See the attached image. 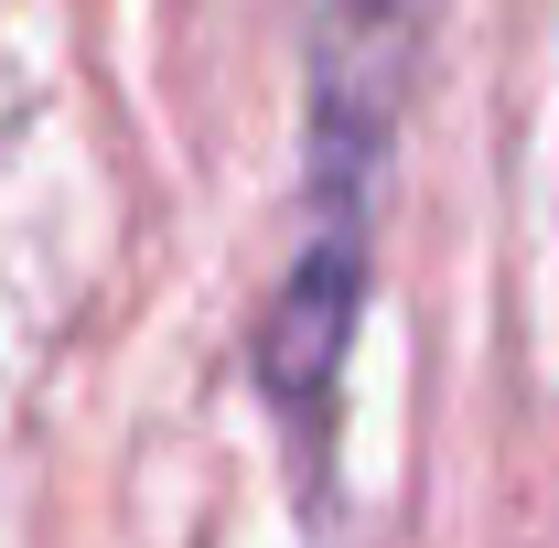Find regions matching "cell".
Returning <instances> with one entry per match:
<instances>
[{
  "instance_id": "cell-1",
  "label": "cell",
  "mask_w": 559,
  "mask_h": 548,
  "mask_svg": "<svg viewBox=\"0 0 559 548\" xmlns=\"http://www.w3.org/2000/svg\"><path fill=\"white\" fill-rule=\"evenodd\" d=\"M430 22H441V0H312L301 11V194H290L301 215H290V259L259 301V334H248V377L301 452L334 441L355 312H366V270H377V194L399 162Z\"/></svg>"
}]
</instances>
